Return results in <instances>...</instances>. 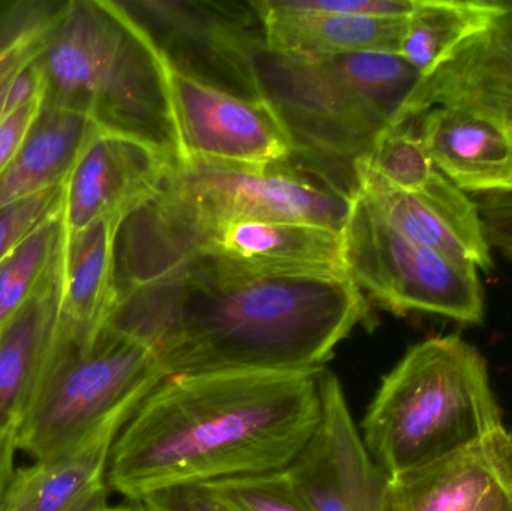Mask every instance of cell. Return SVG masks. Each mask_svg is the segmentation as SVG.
<instances>
[{
  "instance_id": "1",
  "label": "cell",
  "mask_w": 512,
  "mask_h": 511,
  "mask_svg": "<svg viewBox=\"0 0 512 511\" xmlns=\"http://www.w3.org/2000/svg\"><path fill=\"white\" fill-rule=\"evenodd\" d=\"M367 317L349 276L258 275L191 257L117 293L107 326L146 345L165 377L318 374Z\"/></svg>"
},
{
  "instance_id": "17",
  "label": "cell",
  "mask_w": 512,
  "mask_h": 511,
  "mask_svg": "<svg viewBox=\"0 0 512 511\" xmlns=\"http://www.w3.org/2000/svg\"><path fill=\"white\" fill-rule=\"evenodd\" d=\"M131 417H117L75 446L12 473L0 511L105 509L111 450Z\"/></svg>"
},
{
  "instance_id": "32",
  "label": "cell",
  "mask_w": 512,
  "mask_h": 511,
  "mask_svg": "<svg viewBox=\"0 0 512 511\" xmlns=\"http://www.w3.org/2000/svg\"><path fill=\"white\" fill-rule=\"evenodd\" d=\"M42 104L44 99H39L0 117V176L5 173L8 165L17 155Z\"/></svg>"
},
{
  "instance_id": "16",
  "label": "cell",
  "mask_w": 512,
  "mask_h": 511,
  "mask_svg": "<svg viewBox=\"0 0 512 511\" xmlns=\"http://www.w3.org/2000/svg\"><path fill=\"white\" fill-rule=\"evenodd\" d=\"M387 511H512V434L502 426L462 452L388 479Z\"/></svg>"
},
{
  "instance_id": "33",
  "label": "cell",
  "mask_w": 512,
  "mask_h": 511,
  "mask_svg": "<svg viewBox=\"0 0 512 511\" xmlns=\"http://www.w3.org/2000/svg\"><path fill=\"white\" fill-rule=\"evenodd\" d=\"M44 96L45 81L35 60L12 80L6 93L5 105H3V116L39 99H44Z\"/></svg>"
},
{
  "instance_id": "35",
  "label": "cell",
  "mask_w": 512,
  "mask_h": 511,
  "mask_svg": "<svg viewBox=\"0 0 512 511\" xmlns=\"http://www.w3.org/2000/svg\"><path fill=\"white\" fill-rule=\"evenodd\" d=\"M99 511H150L144 506L143 503H132L126 504V506H117V507H105V509Z\"/></svg>"
},
{
  "instance_id": "34",
  "label": "cell",
  "mask_w": 512,
  "mask_h": 511,
  "mask_svg": "<svg viewBox=\"0 0 512 511\" xmlns=\"http://www.w3.org/2000/svg\"><path fill=\"white\" fill-rule=\"evenodd\" d=\"M15 450H17L15 435L0 434V501H2L3 492L14 473L12 464H14Z\"/></svg>"
},
{
  "instance_id": "15",
  "label": "cell",
  "mask_w": 512,
  "mask_h": 511,
  "mask_svg": "<svg viewBox=\"0 0 512 511\" xmlns=\"http://www.w3.org/2000/svg\"><path fill=\"white\" fill-rule=\"evenodd\" d=\"M171 167L146 144L99 128L66 180L65 230L74 233L102 219H125L153 197Z\"/></svg>"
},
{
  "instance_id": "28",
  "label": "cell",
  "mask_w": 512,
  "mask_h": 511,
  "mask_svg": "<svg viewBox=\"0 0 512 511\" xmlns=\"http://www.w3.org/2000/svg\"><path fill=\"white\" fill-rule=\"evenodd\" d=\"M63 197L65 186H59L0 207V261L39 225L62 212Z\"/></svg>"
},
{
  "instance_id": "5",
  "label": "cell",
  "mask_w": 512,
  "mask_h": 511,
  "mask_svg": "<svg viewBox=\"0 0 512 511\" xmlns=\"http://www.w3.org/2000/svg\"><path fill=\"white\" fill-rule=\"evenodd\" d=\"M280 165L189 158L171 167L153 197L120 224L116 273L236 222H304L343 231L351 195Z\"/></svg>"
},
{
  "instance_id": "25",
  "label": "cell",
  "mask_w": 512,
  "mask_h": 511,
  "mask_svg": "<svg viewBox=\"0 0 512 511\" xmlns=\"http://www.w3.org/2000/svg\"><path fill=\"white\" fill-rule=\"evenodd\" d=\"M62 212L39 225L0 261V329L23 308L56 267L65 233Z\"/></svg>"
},
{
  "instance_id": "14",
  "label": "cell",
  "mask_w": 512,
  "mask_h": 511,
  "mask_svg": "<svg viewBox=\"0 0 512 511\" xmlns=\"http://www.w3.org/2000/svg\"><path fill=\"white\" fill-rule=\"evenodd\" d=\"M354 173L357 191L403 236L451 260L492 272V248L478 204L444 174L436 171L421 191L403 192L360 162L354 165Z\"/></svg>"
},
{
  "instance_id": "23",
  "label": "cell",
  "mask_w": 512,
  "mask_h": 511,
  "mask_svg": "<svg viewBox=\"0 0 512 511\" xmlns=\"http://www.w3.org/2000/svg\"><path fill=\"white\" fill-rule=\"evenodd\" d=\"M501 2L417 0L406 18L399 56L421 77L429 75L451 50L489 23Z\"/></svg>"
},
{
  "instance_id": "21",
  "label": "cell",
  "mask_w": 512,
  "mask_h": 511,
  "mask_svg": "<svg viewBox=\"0 0 512 511\" xmlns=\"http://www.w3.org/2000/svg\"><path fill=\"white\" fill-rule=\"evenodd\" d=\"M254 5L264 21L265 44L276 53L399 54L406 26V18L276 11L262 0H254Z\"/></svg>"
},
{
  "instance_id": "4",
  "label": "cell",
  "mask_w": 512,
  "mask_h": 511,
  "mask_svg": "<svg viewBox=\"0 0 512 511\" xmlns=\"http://www.w3.org/2000/svg\"><path fill=\"white\" fill-rule=\"evenodd\" d=\"M483 354L460 335L409 348L382 380L361 440L388 479L421 470L502 428Z\"/></svg>"
},
{
  "instance_id": "7",
  "label": "cell",
  "mask_w": 512,
  "mask_h": 511,
  "mask_svg": "<svg viewBox=\"0 0 512 511\" xmlns=\"http://www.w3.org/2000/svg\"><path fill=\"white\" fill-rule=\"evenodd\" d=\"M164 378L146 345L111 327L84 347L56 339L15 434L17 449L41 461L75 446L111 420L132 416Z\"/></svg>"
},
{
  "instance_id": "22",
  "label": "cell",
  "mask_w": 512,
  "mask_h": 511,
  "mask_svg": "<svg viewBox=\"0 0 512 511\" xmlns=\"http://www.w3.org/2000/svg\"><path fill=\"white\" fill-rule=\"evenodd\" d=\"M98 129L86 114L44 102L17 155L0 176V207L65 186Z\"/></svg>"
},
{
  "instance_id": "11",
  "label": "cell",
  "mask_w": 512,
  "mask_h": 511,
  "mask_svg": "<svg viewBox=\"0 0 512 511\" xmlns=\"http://www.w3.org/2000/svg\"><path fill=\"white\" fill-rule=\"evenodd\" d=\"M321 420L285 471L312 511H387L388 477L373 462L333 372H319Z\"/></svg>"
},
{
  "instance_id": "26",
  "label": "cell",
  "mask_w": 512,
  "mask_h": 511,
  "mask_svg": "<svg viewBox=\"0 0 512 511\" xmlns=\"http://www.w3.org/2000/svg\"><path fill=\"white\" fill-rule=\"evenodd\" d=\"M358 162L403 192L421 191L438 171L420 135L412 131L411 123L385 132L372 153Z\"/></svg>"
},
{
  "instance_id": "30",
  "label": "cell",
  "mask_w": 512,
  "mask_h": 511,
  "mask_svg": "<svg viewBox=\"0 0 512 511\" xmlns=\"http://www.w3.org/2000/svg\"><path fill=\"white\" fill-rule=\"evenodd\" d=\"M141 503L150 511H239L210 485H182L147 495Z\"/></svg>"
},
{
  "instance_id": "24",
  "label": "cell",
  "mask_w": 512,
  "mask_h": 511,
  "mask_svg": "<svg viewBox=\"0 0 512 511\" xmlns=\"http://www.w3.org/2000/svg\"><path fill=\"white\" fill-rule=\"evenodd\" d=\"M65 3L60 0L0 2V117L12 80L38 59Z\"/></svg>"
},
{
  "instance_id": "27",
  "label": "cell",
  "mask_w": 512,
  "mask_h": 511,
  "mask_svg": "<svg viewBox=\"0 0 512 511\" xmlns=\"http://www.w3.org/2000/svg\"><path fill=\"white\" fill-rule=\"evenodd\" d=\"M210 486L239 511H312L285 471L224 480Z\"/></svg>"
},
{
  "instance_id": "2",
  "label": "cell",
  "mask_w": 512,
  "mask_h": 511,
  "mask_svg": "<svg viewBox=\"0 0 512 511\" xmlns=\"http://www.w3.org/2000/svg\"><path fill=\"white\" fill-rule=\"evenodd\" d=\"M321 410L319 372L165 377L117 435L108 485L141 503L173 486L283 473Z\"/></svg>"
},
{
  "instance_id": "20",
  "label": "cell",
  "mask_w": 512,
  "mask_h": 511,
  "mask_svg": "<svg viewBox=\"0 0 512 511\" xmlns=\"http://www.w3.org/2000/svg\"><path fill=\"white\" fill-rule=\"evenodd\" d=\"M60 257V255H59ZM59 321V261L0 329V434H17L47 371Z\"/></svg>"
},
{
  "instance_id": "10",
  "label": "cell",
  "mask_w": 512,
  "mask_h": 511,
  "mask_svg": "<svg viewBox=\"0 0 512 511\" xmlns=\"http://www.w3.org/2000/svg\"><path fill=\"white\" fill-rule=\"evenodd\" d=\"M191 257H207L258 275H342L343 231L286 221H242L180 243L137 266L116 273V294L149 282Z\"/></svg>"
},
{
  "instance_id": "9",
  "label": "cell",
  "mask_w": 512,
  "mask_h": 511,
  "mask_svg": "<svg viewBox=\"0 0 512 511\" xmlns=\"http://www.w3.org/2000/svg\"><path fill=\"white\" fill-rule=\"evenodd\" d=\"M171 71L246 99H259L256 56L267 47L254 0L119 2Z\"/></svg>"
},
{
  "instance_id": "12",
  "label": "cell",
  "mask_w": 512,
  "mask_h": 511,
  "mask_svg": "<svg viewBox=\"0 0 512 511\" xmlns=\"http://www.w3.org/2000/svg\"><path fill=\"white\" fill-rule=\"evenodd\" d=\"M170 83L186 159L254 167L291 159V135L267 99L240 98L171 69Z\"/></svg>"
},
{
  "instance_id": "13",
  "label": "cell",
  "mask_w": 512,
  "mask_h": 511,
  "mask_svg": "<svg viewBox=\"0 0 512 511\" xmlns=\"http://www.w3.org/2000/svg\"><path fill=\"white\" fill-rule=\"evenodd\" d=\"M462 108L501 126L512 140V2L421 78L406 105V123L432 108Z\"/></svg>"
},
{
  "instance_id": "8",
  "label": "cell",
  "mask_w": 512,
  "mask_h": 511,
  "mask_svg": "<svg viewBox=\"0 0 512 511\" xmlns=\"http://www.w3.org/2000/svg\"><path fill=\"white\" fill-rule=\"evenodd\" d=\"M349 278L397 315H439L481 324L484 291L474 264L459 263L403 236L360 194L343 227Z\"/></svg>"
},
{
  "instance_id": "18",
  "label": "cell",
  "mask_w": 512,
  "mask_h": 511,
  "mask_svg": "<svg viewBox=\"0 0 512 511\" xmlns=\"http://www.w3.org/2000/svg\"><path fill=\"white\" fill-rule=\"evenodd\" d=\"M122 221L102 219L63 233L57 341L84 347L107 327L116 305V237Z\"/></svg>"
},
{
  "instance_id": "29",
  "label": "cell",
  "mask_w": 512,
  "mask_h": 511,
  "mask_svg": "<svg viewBox=\"0 0 512 511\" xmlns=\"http://www.w3.org/2000/svg\"><path fill=\"white\" fill-rule=\"evenodd\" d=\"M262 3L276 11L388 18H408L417 6V0H262Z\"/></svg>"
},
{
  "instance_id": "19",
  "label": "cell",
  "mask_w": 512,
  "mask_h": 511,
  "mask_svg": "<svg viewBox=\"0 0 512 511\" xmlns=\"http://www.w3.org/2000/svg\"><path fill=\"white\" fill-rule=\"evenodd\" d=\"M420 138L435 164L466 194L512 195V140L487 117L462 108H432Z\"/></svg>"
},
{
  "instance_id": "3",
  "label": "cell",
  "mask_w": 512,
  "mask_h": 511,
  "mask_svg": "<svg viewBox=\"0 0 512 511\" xmlns=\"http://www.w3.org/2000/svg\"><path fill=\"white\" fill-rule=\"evenodd\" d=\"M36 65L45 104L86 114L173 167L185 162L170 68L119 2L68 0Z\"/></svg>"
},
{
  "instance_id": "6",
  "label": "cell",
  "mask_w": 512,
  "mask_h": 511,
  "mask_svg": "<svg viewBox=\"0 0 512 511\" xmlns=\"http://www.w3.org/2000/svg\"><path fill=\"white\" fill-rule=\"evenodd\" d=\"M256 72L262 98L291 135L292 156H322L352 170L385 132L406 125V105L423 78L394 53L303 56L267 47Z\"/></svg>"
},
{
  "instance_id": "31",
  "label": "cell",
  "mask_w": 512,
  "mask_h": 511,
  "mask_svg": "<svg viewBox=\"0 0 512 511\" xmlns=\"http://www.w3.org/2000/svg\"><path fill=\"white\" fill-rule=\"evenodd\" d=\"M481 221L490 248L512 261V195H492L480 204Z\"/></svg>"
}]
</instances>
